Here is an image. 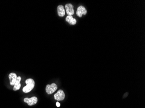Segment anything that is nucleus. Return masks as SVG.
I'll return each mask as SVG.
<instances>
[{"label":"nucleus","mask_w":145,"mask_h":108,"mask_svg":"<svg viewBox=\"0 0 145 108\" xmlns=\"http://www.w3.org/2000/svg\"><path fill=\"white\" fill-rule=\"evenodd\" d=\"M27 85L23 88V91L25 93H28L33 89L35 86V81L33 79L29 78L26 80Z\"/></svg>","instance_id":"f257e3e1"},{"label":"nucleus","mask_w":145,"mask_h":108,"mask_svg":"<svg viewBox=\"0 0 145 108\" xmlns=\"http://www.w3.org/2000/svg\"><path fill=\"white\" fill-rule=\"evenodd\" d=\"M57 89V86L55 83H53L51 84H48L46 87V92L48 95L54 93Z\"/></svg>","instance_id":"f03ea898"},{"label":"nucleus","mask_w":145,"mask_h":108,"mask_svg":"<svg viewBox=\"0 0 145 108\" xmlns=\"http://www.w3.org/2000/svg\"><path fill=\"white\" fill-rule=\"evenodd\" d=\"M24 102L27 103L29 106H31L37 103L38 102V99L36 96H33L31 98H25L24 99Z\"/></svg>","instance_id":"7ed1b4c3"},{"label":"nucleus","mask_w":145,"mask_h":108,"mask_svg":"<svg viewBox=\"0 0 145 108\" xmlns=\"http://www.w3.org/2000/svg\"><path fill=\"white\" fill-rule=\"evenodd\" d=\"M54 97L56 100L57 101H62L64 99L65 94L63 90L60 89L56 94H54Z\"/></svg>","instance_id":"20e7f679"},{"label":"nucleus","mask_w":145,"mask_h":108,"mask_svg":"<svg viewBox=\"0 0 145 108\" xmlns=\"http://www.w3.org/2000/svg\"><path fill=\"white\" fill-rule=\"evenodd\" d=\"M87 11L85 7L83 6H80L77 8V11L76 12V14L79 17H81L83 15H86L87 14Z\"/></svg>","instance_id":"39448f33"},{"label":"nucleus","mask_w":145,"mask_h":108,"mask_svg":"<svg viewBox=\"0 0 145 108\" xmlns=\"http://www.w3.org/2000/svg\"><path fill=\"white\" fill-rule=\"evenodd\" d=\"M74 6L71 4H67L65 5V8L66 9V13L68 15H71L74 14Z\"/></svg>","instance_id":"423d86ee"},{"label":"nucleus","mask_w":145,"mask_h":108,"mask_svg":"<svg viewBox=\"0 0 145 108\" xmlns=\"http://www.w3.org/2000/svg\"><path fill=\"white\" fill-rule=\"evenodd\" d=\"M10 83L11 86H14L17 79V75L14 73H11L9 75Z\"/></svg>","instance_id":"0eeeda50"},{"label":"nucleus","mask_w":145,"mask_h":108,"mask_svg":"<svg viewBox=\"0 0 145 108\" xmlns=\"http://www.w3.org/2000/svg\"><path fill=\"white\" fill-rule=\"evenodd\" d=\"M21 77L20 76L17 77V79L14 84V87L13 88V90L14 91H17L20 89L21 87Z\"/></svg>","instance_id":"6e6552de"},{"label":"nucleus","mask_w":145,"mask_h":108,"mask_svg":"<svg viewBox=\"0 0 145 108\" xmlns=\"http://www.w3.org/2000/svg\"><path fill=\"white\" fill-rule=\"evenodd\" d=\"M57 13L59 16L60 17H63L64 16L65 14V11L63 8V6L62 5H59L57 7Z\"/></svg>","instance_id":"1a4fd4ad"},{"label":"nucleus","mask_w":145,"mask_h":108,"mask_svg":"<svg viewBox=\"0 0 145 108\" xmlns=\"http://www.w3.org/2000/svg\"><path fill=\"white\" fill-rule=\"evenodd\" d=\"M66 21L68 22L70 25H75L77 23V21L74 18H73L72 16L68 15L66 18Z\"/></svg>","instance_id":"9d476101"},{"label":"nucleus","mask_w":145,"mask_h":108,"mask_svg":"<svg viewBox=\"0 0 145 108\" xmlns=\"http://www.w3.org/2000/svg\"><path fill=\"white\" fill-rule=\"evenodd\" d=\"M56 105H57V107H59L60 106V103L59 102H57V103H56Z\"/></svg>","instance_id":"9b49d317"}]
</instances>
